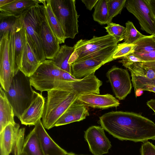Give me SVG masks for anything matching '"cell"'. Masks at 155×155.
I'll list each match as a JSON object with an SVG mask.
<instances>
[{"instance_id": "1", "label": "cell", "mask_w": 155, "mask_h": 155, "mask_svg": "<svg viewBox=\"0 0 155 155\" xmlns=\"http://www.w3.org/2000/svg\"><path fill=\"white\" fill-rule=\"evenodd\" d=\"M98 123L104 130L120 140L143 143L155 140V124L140 114L112 111L100 117Z\"/></svg>"}, {"instance_id": "2", "label": "cell", "mask_w": 155, "mask_h": 155, "mask_svg": "<svg viewBox=\"0 0 155 155\" xmlns=\"http://www.w3.org/2000/svg\"><path fill=\"white\" fill-rule=\"evenodd\" d=\"M117 43L115 38L108 34L100 37L94 36L90 40L81 39L74 46V51L70 58L69 64L84 59L114 54Z\"/></svg>"}, {"instance_id": "3", "label": "cell", "mask_w": 155, "mask_h": 155, "mask_svg": "<svg viewBox=\"0 0 155 155\" xmlns=\"http://www.w3.org/2000/svg\"><path fill=\"white\" fill-rule=\"evenodd\" d=\"M21 15L28 42L41 63L46 59L40 35L42 22L45 18V6L38 3L25 11Z\"/></svg>"}, {"instance_id": "4", "label": "cell", "mask_w": 155, "mask_h": 155, "mask_svg": "<svg viewBox=\"0 0 155 155\" xmlns=\"http://www.w3.org/2000/svg\"><path fill=\"white\" fill-rule=\"evenodd\" d=\"M5 92L13 108L15 116L19 119L37 92L32 88L29 77L19 70L13 78L8 91Z\"/></svg>"}, {"instance_id": "5", "label": "cell", "mask_w": 155, "mask_h": 155, "mask_svg": "<svg viewBox=\"0 0 155 155\" xmlns=\"http://www.w3.org/2000/svg\"><path fill=\"white\" fill-rule=\"evenodd\" d=\"M78 96L73 93L52 90L47 91L42 123L45 129L49 130L55 124L67 109L77 100Z\"/></svg>"}, {"instance_id": "6", "label": "cell", "mask_w": 155, "mask_h": 155, "mask_svg": "<svg viewBox=\"0 0 155 155\" xmlns=\"http://www.w3.org/2000/svg\"><path fill=\"white\" fill-rule=\"evenodd\" d=\"M63 70L57 67L51 60L42 62L35 72L29 77L32 86L42 94L44 91L57 90L64 91Z\"/></svg>"}, {"instance_id": "7", "label": "cell", "mask_w": 155, "mask_h": 155, "mask_svg": "<svg viewBox=\"0 0 155 155\" xmlns=\"http://www.w3.org/2000/svg\"><path fill=\"white\" fill-rule=\"evenodd\" d=\"M51 9L64 31L66 39H73L78 33L79 15L75 0H49Z\"/></svg>"}, {"instance_id": "8", "label": "cell", "mask_w": 155, "mask_h": 155, "mask_svg": "<svg viewBox=\"0 0 155 155\" xmlns=\"http://www.w3.org/2000/svg\"><path fill=\"white\" fill-rule=\"evenodd\" d=\"M10 31L0 38V82L1 87L6 92L8 91L13 78L19 71L13 60Z\"/></svg>"}, {"instance_id": "9", "label": "cell", "mask_w": 155, "mask_h": 155, "mask_svg": "<svg viewBox=\"0 0 155 155\" xmlns=\"http://www.w3.org/2000/svg\"><path fill=\"white\" fill-rule=\"evenodd\" d=\"M125 6L138 21L142 30L155 35V17L148 0H127Z\"/></svg>"}, {"instance_id": "10", "label": "cell", "mask_w": 155, "mask_h": 155, "mask_svg": "<svg viewBox=\"0 0 155 155\" xmlns=\"http://www.w3.org/2000/svg\"><path fill=\"white\" fill-rule=\"evenodd\" d=\"M127 68L131 74L135 91L144 86L155 85V61L136 63Z\"/></svg>"}, {"instance_id": "11", "label": "cell", "mask_w": 155, "mask_h": 155, "mask_svg": "<svg viewBox=\"0 0 155 155\" xmlns=\"http://www.w3.org/2000/svg\"><path fill=\"white\" fill-rule=\"evenodd\" d=\"M116 97L124 99L131 92L132 86L129 73L127 69L114 66L106 73Z\"/></svg>"}, {"instance_id": "12", "label": "cell", "mask_w": 155, "mask_h": 155, "mask_svg": "<svg viewBox=\"0 0 155 155\" xmlns=\"http://www.w3.org/2000/svg\"><path fill=\"white\" fill-rule=\"evenodd\" d=\"M114 54L84 59L72 63L71 65V74L80 79L93 73L104 64L114 59Z\"/></svg>"}, {"instance_id": "13", "label": "cell", "mask_w": 155, "mask_h": 155, "mask_svg": "<svg viewBox=\"0 0 155 155\" xmlns=\"http://www.w3.org/2000/svg\"><path fill=\"white\" fill-rule=\"evenodd\" d=\"M101 127L93 126L84 131V138L90 151L94 155H103L108 153L111 147V142Z\"/></svg>"}, {"instance_id": "14", "label": "cell", "mask_w": 155, "mask_h": 155, "mask_svg": "<svg viewBox=\"0 0 155 155\" xmlns=\"http://www.w3.org/2000/svg\"><path fill=\"white\" fill-rule=\"evenodd\" d=\"M45 101L42 94L37 92L29 106L19 118L21 124L26 126H35L43 117Z\"/></svg>"}, {"instance_id": "15", "label": "cell", "mask_w": 155, "mask_h": 155, "mask_svg": "<svg viewBox=\"0 0 155 155\" xmlns=\"http://www.w3.org/2000/svg\"><path fill=\"white\" fill-rule=\"evenodd\" d=\"M23 50L19 70L26 76L30 77L35 72L41 64L29 44L23 24L22 31Z\"/></svg>"}, {"instance_id": "16", "label": "cell", "mask_w": 155, "mask_h": 155, "mask_svg": "<svg viewBox=\"0 0 155 155\" xmlns=\"http://www.w3.org/2000/svg\"><path fill=\"white\" fill-rule=\"evenodd\" d=\"M76 101L87 107L102 109L117 107L120 104L118 100L110 94L100 95L91 94L81 95L78 97Z\"/></svg>"}, {"instance_id": "17", "label": "cell", "mask_w": 155, "mask_h": 155, "mask_svg": "<svg viewBox=\"0 0 155 155\" xmlns=\"http://www.w3.org/2000/svg\"><path fill=\"white\" fill-rule=\"evenodd\" d=\"M40 38L46 59L52 60L59 51V42L45 19L41 23Z\"/></svg>"}, {"instance_id": "18", "label": "cell", "mask_w": 155, "mask_h": 155, "mask_svg": "<svg viewBox=\"0 0 155 155\" xmlns=\"http://www.w3.org/2000/svg\"><path fill=\"white\" fill-rule=\"evenodd\" d=\"M23 23L20 15L18 16L10 31L13 60L15 67L19 70L23 50Z\"/></svg>"}, {"instance_id": "19", "label": "cell", "mask_w": 155, "mask_h": 155, "mask_svg": "<svg viewBox=\"0 0 155 155\" xmlns=\"http://www.w3.org/2000/svg\"><path fill=\"white\" fill-rule=\"evenodd\" d=\"M45 155H66L68 153L57 144L50 137L39 120L34 127Z\"/></svg>"}, {"instance_id": "20", "label": "cell", "mask_w": 155, "mask_h": 155, "mask_svg": "<svg viewBox=\"0 0 155 155\" xmlns=\"http://www.w3.org/2000/svg\"><path fill=\"white\" fill-rule=\"evenodd\" d=\"M89 115L86 106L76 101L72 104L60 117L55 124L58 127L84 119Z\"/></svg>"}, {"instance_id": "21", "label": "cell", "mask_w": 155, "mask_h": 155, "mask_svg": "<svg viewBox=\"0 0 155 155\" xmlns=\"http://www.w3.org/2000/svg\"><path fill=\"white\" fill-rule=\"evenodd\" d=\"M20 127L17 123L10 124L0 133V155H9L13 150Z\"/></svg>"}, {"instance_id": "22", "label": "cell", "mask_w": 155, "mask_h": 155, "mask_svg": "<svg viewBox=\"0 0 155 155\" xmlns=\"http://www.w3.org/2000/svg\"><path fill=\"white\" fill-rule=\"evenodd\" d=\"M38 0H14L0 7V17L18 16L31 7L39 3Z\"/></svg>"}, {"instance_id": "23", "label": "cell", "mask_w": 155, "mask_h": 155, "mask_svg": "<svg viewBox=\"0 0 155 155\" xmlns=\"http://www.w3.org/2000/svg\"><path fill=\"white\" fill-rule=\"evenodd\" d=\"M13 108L8 101L5 91L0 87V133L10 124H15Z\"/></svg>"}, {"instance_id": "24", "label": "cell", "mask_w": 155, "mask_h": 155, "mask_svg": "<svg viewBox=\"0 0 155 155\" xmlns=\"http://www.w3.org/2000/svg\"><path fill=\"white\" fill-rule=\"evenodd\" d=\"M45 7L46 19L51 29L58 40L60 44L64 43L65 39L64 31L50 6L49 0H40Z\"/></svg>"}, {"instance_id": "25", "label": "cell", "mask_w": 155, "mask_h": 155, "mask_svg": "<svg viewBox=\"0 0 155 155\" xmlns=\"http://www.w3.org/2000/svg\"><path fill=\"white\" fill-rule=\"evenodd\" d=\"M74 51V46L70 47L66 45H62L51 60L58 68L71 74L69 61Z\"/></svg>"}, {"instance_id": "26", "label": "cell", "mask_w": 155, "mask_h": 155, "mask_svg": "<svg viewBox=\"0 0 155 155\" xmlns=\"http://www.w3.org/2000/svg\"><path fill=\"white\" fill-rule=\"evenodd\" d=\"M22 150L28 155H45L34 128L25 138Z\"/></svg>"}, {"instance_id": "27", "label": "cell", "mask_w": 155, "mask_h": 155, "mask_svg": "<svg viewBox=\"0 0 155 155\" xmlns=\"http://www.w3.org/2000/svg\"><path fill=\"white\" fill-rule=\"evenodd\" d=\"M108 0H98L94 7V20L101 25L108 24Z\"/></svg>"}, {"instance_id": "28", "label": "cell", "mask_w": 155, "mask_h": 155, "mask_svg": "<svg viewBox=\"0 0 155 155\" xmlns=\"http://www.w3.org/2000/svg\"><path fill=\"white\" fill-rule=\"evenodd\" d=\"M134 52H148L155 51V35H146L137 41Z\"/></svg>"}, {"instance_id": "29", "label": "cell", "mask_w": 155, "mask_h": 155, "mask_svg": "<svg viewBox=\"0 0 155 155\" xmlns=\"http://www.w3.org/2000/svg\"><path fill=\"white\" fill-rule=\"evenodd\" d=\"M125 26L124 39V43L127 44H133L146 36L137 29L132 22L129 21H127L125 23Z\"/></svg>"}, {"instance_id": "30", "label": "cell", "mask_w": 155, "mask_h": 155, "mask_svg": "<svg viewBox=\"0 0 155 155\" xmlns=\"http://www.w3.org/2000/svg\"><path fill=\"white\" fill-rule=\"evenodd\" d=\"M127 0H108V24L113 18L121 13L125 6Z\"/></svg>"}, {"instance_id": "31", "label": "cell", "mask_w": 155, "mask_h": 155, "mask_svg": "<svg viewBox=\"0 0 155 155\" xmlns=\"http://www.w3.org/2000/svg\"><path fill=\"white\" fill-rule=\"evenodd\" d=\"M104 28L108 34L113 36L117 43L124 40L125 30L124 26L111 22Z\"/></svg>"}, {"instance_id": "32", "label": "cell", "mask_w": 155, "mask_h": 155, "mask_svg": "<svg viewBox=\"0 0 155 155\" xmlns=\"http://www.w3.org/2000/svg\"><path fill=\"white\" fill-rule=\"evenodd\" d=\"M136 47L135 44H127L124 42L118 44L112 58L114 59L121 58L133 53Z\"/></svg>"}, {"instance_id": "33", "label": "cell", "mask_w": 155, "mask_h": 155, "mask_svg": "<svg viewBox=\"0 0 155 155\" xmlns=\"http://www.w3.org/2000/svg\"><path fill=\"white\" fill-rule=\"evenodd\" d=\"M18 16L0 17V38L7 32L10 31Z\"/></svg>"}, {"instance_id": "34", "label": "cell", "mask_w": 155, "mask_h": 155, "mask_svg": "<svg viewBox=\"0 0 155 155\" xmlns=\"http://www.w3.org/2000/svg\"><path fill=\"white\" fill-rule=\"evenodd\" d=\"M25 132V128L19 130L13 150L14 155H28L22 150Z\"/></svg>"}, {"instance_id": "35", "label": "cell", "mask_w": 155, "mask_h": 155, "mask_svg": "<svg viewBox=\"0 0 155 155\" xmlns=\"http://www.w3.org/2000/svg\"><path fill=\"white\" fill-rule=\"evenodd\" d=\"M121 59H122L119 62L121 63L126 68L135 63L143 61L141 59L134 55L132 53L125 56Z\"/></svg>"}, {"instance_id": "36", "label": "cell", "mask_w": 155, "mask_h": 155, "mask_svg": "<svg viewBox=\"0 0 155 155\" xmlns=\"http://www.w3.org/2000/svg\"><path fill=\"white\" fill-rule=\"evenodd\" d=\"M141 155H155V146L149 141L142 144L140 149Z\"/></svg>"}, {"instance_id": "37", "label": "cell", "mask_w": 155, "mask_h": 155, "mask_svg": "<svg viewBox=\"0 0 155 155\" xmlns=\"http://www.w3.org/2000/svg\"><path fill=\"white\" fill-rule=\"evenodd\" d=\"M132 54L143 61H155V51L148 52H134Z\"/></svg>"}, {"instance_id": "38", "label": "cell", "mask_w": 155, "mask_h": 155, "mask_svg": "<svg viewBox=\"0 0 155 155\" xmlns=\"http://www.w3.org/2000/svg\"><path fill=\"white\" fill-rule=\"evenodd\" d=\"M98 0H81L82 2L84 4L87 9L91 11L95 6Z\"/></svg>"}, {"instance_id": "39", "label": "cell", "mask_w": 155, "mask_h": 155, "mask_svg": "<svg viewBox=\"0 0 155 155\" xmlns=\"http://www.w3.org/2000/svg\"><path fill=\"white\" fill-rule=\"evenodd\" d=\"M140 89L143 91H148L155 93V85H149L144 86Z\"/></svg>"}, {"instance_id": "40", "label": "cell", "mask_w": 155, "mask_h": 155, "mask_svg": "<svg viewBox=\"0 0 155 155\" xmlns=\"http://www.w3.org/2000/svg\"><path fill=\"white\" fill-rule=\"evenodd\" d=\"M147 105L151 108L155 114V99H151L147 102Z\"/></svg>"}, {"instance_id": "41", "label": "cell", "mask_w": 155, "mask_h": 155, "mask_svg": "<svg viewBox=\"0 0 155 155\" xmlns=\"http://www.w3.org/2000/svg\"><path fill=\"white\" fill-rule=\"evenodd\" d=\"M148 2L152 12L155 17V0H148Z\"/></svg>"}, {"instance_id": "42", "label": "cell", "mask_w": 155, "mask_h": 155, "mask_svg": "<svg viewBox=\"0 0 155 155\" xmlns=\"http://www.w3.org/2000/svg\"><path fill=\"white\" fill-rule=\"evenodd\" d=\"M14 0H0V7L8 4Z\"/></svg>"}, {"instance_id": "43", "label": "cell", "mask_w": 155, "mask_h": 155, "mask_svg": "<svg viewBox=\"0 0 155 155\" xmlns=\"http://www.w3.org/2000/svg\"><path fill=\"white\" fill-rule=\"evenodd\" d=\"M143 91L139 89L135 91V95L136 97L141 96L143 93Z\"/></svg>"}, {"instance_id": "44", "label": "cell", "mask_w": 155, "mask_h": 155, "mask_svg": "<svg viewBox=\"0 0 155 155\" xmlns=\"http://www.w3.org/2000/svg\"><path fill=\"white\" fill-rule=\"evenodd\" d=\"M74 153H68L66 155H73Z\"/></svg>"}, {"instance_id": "45", "label": "cell", "mask_w": 155, "mask_h": 155, "mask_svg": "<svg viewBox=\"0 0 155 155\" xmlns=\"http://www.w3.org/2000/svg\"><path fill=\"white\" fill-rule=\"evenodd\" d=\"M73 155H78V154H75L74 153Z\"/></svg>"}]
</instances>
